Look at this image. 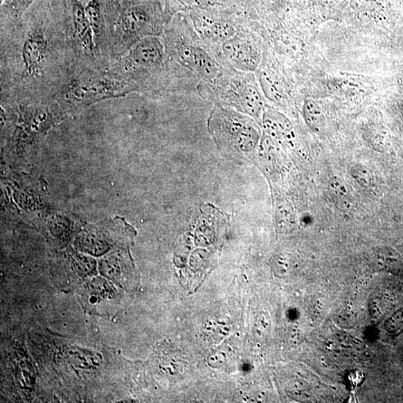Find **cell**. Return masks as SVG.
<instances>
[{"label": "cell", "mask_w": 403, "mask_h": 403, "mask_svg": "<svg viewBox=\"0 0 403 403\" xmlns=\"http://www.w3.org/2000/svg\"><path fill=\"white\" fill-rule=\"evenodd\" d=\"M1 98L51 101L76 65L69 16H36L1 25Z\"/></svg>", "instance_id": "cell-1"}, {"label": "cell", "mask_w": 403, "mask_h": 403, "mask_svg": "<svg viewBox=\"0 0 403 403\" xmlns=\"http://www.w3.org/2000/svg\"><path fill=\"white\" fill-rule=\"evenodd\" d=\"M134 91L107 70L75 65L71 78L53 99L62 112L75 114L105 99L118 98Z\"/></svg>", "instance_id": "cell-2"}, {"label": "cell", "mask_w": 403, "mask_h": 403, "mask_svg": "<svg viewBox=\"0 0 403 403\" xmlns=\"http://www.w3.org/2000/svg\"><path fill=\"white\" fill-rule=\"evenodd\" d=\"M164 48L156 36L143 38L107 71L136 91L138 85L157 71L164 62Z\"/></svg>", "instance_id": "cell-3"}, {"label": "cell", "mask_w": 403, "mask_h": 403, "mask_svg": "<svg viewBox=\"0 0 403 403\" xmlns=\"http://www.w3.org/2000/svg\"><path fill=\"white\" fill-rule=\"evenodd\" d=\"M64 2L69 16L70 35L76 65L107 70L100 60L86 8L79 0H64Z\"/></svg>", "instance_id": "cell-4"}, {"label": "cell", "mask_w": 403, "mask_h": 403, "mask_svg": "<svg viewBox=\"0 0 403 403\" xmlns=\"http://www.w3.org/2000/svg\"><path fill=\"white\" fill-rule=\"evenodd\" d=\"M224 52L238 69L243 71H255L261 60L255 45L243 37H234L226 41Z\"/></svg>", "instance_id": "cell-5"}, {"label": "cell", "mask_w": 403, "mask_h": 403, "mask_svg": "<svg viewBox=\"0 0 403 403\" xmlns=\"http://www.w3.org/2000/svg\"><path fill=\"white\" fill-rule=\"evenodd\" d=\"M232 89L229 91L230 97L235 99L252 116L260 118L265 109L264 101L256 86L251 82H239L232 84Z\"/></svg>", "instance_id": "cell-6"}, {"label": "cell", "mask_w": 403, "mask_h": 403, "mask_svg": "<svg viewBox=\"0 0 403 403\" xmlns=\"http://www.w3.org/2000/svg\"><path fill=\"white\" fill-rule=\"evenodd\" d=\"M179 55L181 60L208 80H214L218 74L219 69L216 62L199 47L181 48Z\"/></svg>", "instance_id": "cell-7"}, {"label": "cell", "mask_w": 403, "mask_h": 403, "mask_svg": "<svg viewBox=\"0 0 403 403\" xmlns=\"http://www.w3.org/2000/svg\"><path fill=\"white\" fill-rule=\"evenodd\" d=\"M263 123L267 131L274 138L292 142L295 133L292 123L280 112L270 107H265Z\"/></svg>", "instance_id": "cell-8"}, {"label": "cell", "mask_w": 403, "mask_h": 403, "mask_svg": "<svg viewBox=\"0 0 403 403\" xmlns=\"http://www.w3.org/2000/svg\"><path fill=\"white\" fill-rule=\"evenodd\" d=\"M363 138L378 152H384L390 146V134L386 127L376 123H368L362 129Z\"/></svg>", "instance_id": "cell-9"}, {"label": "cell", "mask_w": 403, "mask_h": 403, "mask_svg": "<svg viewBox=\"0 0 403 403\" xmlns=\"http://www.w3.org/2000/svg\"><path fill=\"white\" fill-rule=\"evenodd\" d=\"M200 34L214 41L226 42L235 35L234 28L227 23L208 20L199 21L197 24Z\"/></svg>", "instance_id": "cell-10"}, {"label": "cell", "mask_w": 403, "mask_h": 403, "mask_svg": "<svg viewBox=\"0 0 403 403\" xmlns=\"http://www.w3.org/2000/svg\"><path fill=\"white\" fill-rule=\"evenodd\" d=\"M303 118L307 126L314 133L321 132L325 126V116L319 103L308 99L303 108Z\"/></svg>", "instance_id": "cell-11"}, {"label": "cell", "mask_w": 403, "mask_h": 403, "mask_svg": "<svg viewBox=\"0 0 403 403\" xmlns=\"http://www.w3.org/2000/svg\"><path fill=\"white\" fill-rule=\"evenodd\" d=\"M330 188L336 207L341 212H350L353 204L350 190L345 182L340 178L333 177L330 181Z\"/></svg>", "instance_id": "cell-12"}, {"label": "cell", "mask_w": 403, "mask_h": 403, "mask_svg": "<svg viewBox=\"0 0 403 403\" xmlns=\"http://www.w3.org/2000/svg\"><path fill=\"white\" fill-rule=\"evenodd\" d=\"M260 83L266 97L274 102H280L284 97L283 85L274 72L265 69L260 73Z\"/></svg>", "instance_id": "cell-13"}, {"label": "cell", "mask_w": 403, "mask_h": 403, "mask_svg": "<svg viewBox=\"0 0 403 403\" xmlns=\"http://www.w3.org/2000/svg\"><path fill=\"white\" fill-rule=\"evenodd\" d=\"M35 0H12L8 6L7 20L2 21L1 25L11 24L20 19Z\"/></svg>", "instance_id": "cell-14"}, {"label": "cell", "mask_w": 403, "mask_h": 403, "mask_svg": "<svg viewBox=\"0 0 403 403\" xmlns=\"http://www.w3.org/2000/svg\"><path fill=\"white\" fill-rule=\"evenodd\" d=\"M352 10L367 17H374L378 13V0H350Z\"/></svg>", "instance_id": "cell-15"}, {"label": "cell", "mask_w": 403, "mask_h": 403, "mask_svg": "<svg viewBox=\"0 0 403 403\" xmlns=\"http://www.w3.org/2000/svg\"><path fill=\"white\" fill-rule=\"evenodd\" d=\"M350 174L363 188H370L373 186V176L370 170L366 166L359 164L352 165Z\"/></svg>", "instance_id": "cell-16"}, {"label": "cell", "mask_w": 403, "mask_h": 403, "mask_svg": "<svg viewBox=\"0 0 403 403\" xmlns=\"http://www.w3.org/2000/svg\"><path fill=\"white\" fill-rule=\"evenodd\" d=\"M377 261L383 268L386 269H397L400 266V256L389 248L380 249L377 253Z\"/></svg>", "instance_id": "cell-17"}, {"label": "cell", "mask_w": 403, "mask_h": 403, "mask_svg": "<svg viewBox=\"0 0 403 403\" xmlns=\"http://www.w3.org/2000/svg\"><path fill=\"white\" fill-rule=\"evenodd\" d=\"M293 267L292 258L286 255L277 257L274 262L275 272L280 276H285L289 274Z\"/></svg>", "instance_id": "cell-18"}, {"label": "cell", "mask_w": 403, "mask_h": 403, "mask_svg": "<svg viewBox=\"0 0 403 403\" xmlns=\"http://www.w3.org/2000/svg\"><path fill=\"white\" fill-rule=\"evenodd\" d=\"M270 318L267 314L262 313L258 316L256 324V331L259 338L263 339L266 337L268 330L270 329Z\"/></svg>", "instance_id": "cell-19"}, {"label": "cell", "mask_w": 403, "mask_h": 403, "mask_svg": "<svg viewBox=\"0 0 403 403\" xmlns=\"http://www.w3.org/2000/svg\"><path fill=\"white\" fill-rule=\"evenodd\" d=\"M386 328L390 332H399L403 329V310L396 312L387 321Z\"/></svg>", "instance_id": "cell-20"}, {"label": "cell", "mask_w": 403, "mask_h": 403, "mask_svg": "<svg viewBox=\"0 0 403 403\" xmlns=\"http://www.w3.org/2000/svg\"><path fill=\"white\" fill-rule=\"evenodd\" d=\"M323 3L326 5H334L341 1V0H319Z\"/></svg>", "instance_id": "cell-21"}]
</instances>
